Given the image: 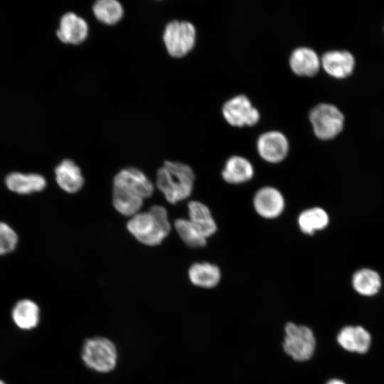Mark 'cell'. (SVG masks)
I'll use <instances>...</instances> for the list:
<instances>
[{
  "instance_id": "1",
  "label": "cell",
  "mask_w": 384,
  "mask_h": 384,
  "mask_svg": "<svg viewBox=\"0 0 384 384\" xmlns=\"http://www.w3.org/2000/svg\"><path fill=\"white\" fill-rule=\"evenodd\" d=\"M127 228L137 240L150 246L161 244L171 230L167 212L160 206H153L148 211L133 215Z\"/></svg>"
},
{
  "instance_id": "2",
  "label": "cell",
  "mask_w": 384,
  "mask_h": 384,
  "mask_svg": "<svg viewBox=\"0 0 384 384\" xmlns=\"http://www.w3.org/2000/svg\"><path fill=\"white\" fill-rule=\"evenodd\" d=\"M194 173L184 164L164 161L156 174V186L171 203L188 198L193 188Z\"/></svg>"
},
{
  "instance_id": "3",
  "label": "cell",
  "mask_w": 384,
  "mask_h": 384,
  "mask_svg": "<svg viewBox=\"0 0 384 384\" xmlns=\"http://www.w3.org/2000/svg\"><path fill=\"white\" fill-rule=\"evenodd\" d=\"M81 358L89 369L107 373L116 368L118 351L116 345L103 336H93L86 339L82 346Z\"/></svg>"
},
{
  "instance_id": "4",
  "label": "cell",
  "mask_w": 384,
  "mask_h": 384,
  "mask_svg": "<svg viewBox=\"0 0 384 384\" xmlns=\"http://www.w3.org/2000/svg\"><path fill=\"white\" fill-rule=\"evenodd\" d=\"M316 344L314 334L309 326L292 321L285 324L282 348L294 361L304 362L311 359L315 352Z\"/></svg>"
},
{
  "instance_id": "5",
  "label": "cell",
  "mask_w": 384,
  "mask_h": 384,
  "mask_svg": "<svg viewBox=\"0 0 384 384\" xmlns=\"http://www.w3.org/2000/svg\"><path fill=\"white\" fill-rule=\"evenodd\" d=\"M196 36V28L191 22L172 21L165 27L163 40L169 55L181 58L193 48Z\"/></svg>"
},
{
  "instance_id": "6",
  "label": "cell",
  "mask_w": 384,
  "mask_h": 384,
  "mask_svg": "<svg viewBox=\"0 0 384 384\" xmlns=\"http://www.w3.org/2000/svg\"><path fill=\"white\" fill-rule=\"evenodd\" d=\"M315 135L321 139L334 138L342 130L344 117L334 105L321 103L314 107L309 114Z\"/></svg>"
},
{
  "instance_id": "7",
  "label": "cell",
  "mask_w": 384,
  "mask_h": 384,
  "mask_svg": "<svg viewBox=\"0 0 384 384\" xmlns=\"http://www.w3.org/2000/svg\"><path fill=\"white\" fill-rule=\"evenodd\" d=\"M223 114L232 126H253L260 119L258 110L250 100L243 95H237L228 100L223 107Z\"/></svg>"
},
{
  "instance_id": "8",
  "label": "cell",
  "mask_w": 384,
  "mask_h": 384,
  "mask_svg": "<svg viewBox=\"0 0 384 384\" xmlns=\"http://www.w3.org/2000/svg\"><path fill=\"white\" fill-rule=\"evenodd\" d=\"M370 331L361 325H346L342 327L336 335V342L344 351L365 354L372 345Z\"/></svg>"
},
{
  "instance_id": "9",
  "label": "cell",
  "mask_w": 384,
  "mask_h": 384,
  "mask_svg": "<svg viewBox=\"0 0 384 384\" xmlns=\"http://www.w3.org/2000/svg\"><path fill=\"white\" fill-rule=\"evenodd\" d=\"M257 149L260 156L266 161L279 163L284 160L288 154L289 142L282 132L270 131L258 138Z\"/></svg>"
},
{
  "instance_id": "10",
  "label": "cell",
  "mask_w": 384,
  "mask_h": 384,
  "mask_svg": "<svg viewBox=\"0 0 384 384\" xmlns=\"http://www.w3.org/2000/svg\"><path fill=\"white\" fill-rule=\"evenodd\" d=\"M253 206L261 217L273 219L279 216L283 212L285 201L278 189L265 186L259 189L255 193Z\"/></svg>"
},
{
  "instance_id": "11",
  "label": "cell",
  "mask_w": 384,
  "mask_h": 384,
  "mask_svg": "<svg viewBox=\"0 0 384 384\" xmlns=\"http://www.w3.org/2000/svg\"><path fill=\"white\" fill-rule=\"evenodd\" d=\"M113 186L125 188L143 199L151 197L154 192L151 181L135 168H127L118 172L114 178Z\"/></svg>"
},
{
  "instance_id": "12",
  "label": "cell",
  "mask_w": 384,
  "mask_h": 384,
  "mask_svg": "<svg viewBox=\"0 0 384 384\" xmlns=\"http://www.w3.org/2000/svg\"><path fill=\"white\" fill-rule=\"evenodd\" d=\"M88 34V25L85 20L75 13L64 14L60 21L57 31L58 38L65 43L79 44Z\"/></svg>"
},
{
  "instance_id": "13",
  "label": "cell",
  "mask_w": 384,
  "mask_h": 384,
  "mask_svg": "<svg viewBox=\"0 0 384 384\" xmlns=\"http://www.w3.org/2000/svg\"><path fill=\"white\" fill-rule=\"evenodd\" d=\"M320 60L324 70L331 76L338 79L351 75L355 64L353 56L346 50L328 51Z\"/></svg>"
},
{
  "instance_id": "14",
  "label": "cell",
  "mask_w": 384,
  "mask_h": 384,
  "mask_svg": "<svg viewBox=\"0 0 384 384\" xmlns=\"http://www.w3.org/2000/svg\"><path fill=\"white\" fill-rule=\"evenodd\" d=\"M289 65L295 74L311 77L318 73L321 65V60L311 48L299 47L292 53Z\"/></svg>"
},
{
  "instance_id": "15",
  "label": "cell",
  "mask_w": 384,
  "mask_h": 384,
  "mask_svg": "<svg viewBox=\"0 0 384 384\" xmlns=\"http://www.w3.org/2000/svg\"><path fill=\"white\" fill-rule=\"evenodd\" d=\"M58 186L65 191L74 193L84 184V178L78 166L70 159L62 161L55 169Z\"/></svg>"
},
{
  "instance_id": "16",
  "label": "cell",
  "mask_w": 384,
  "mask_h": 384,
  "mask_svg": "<svg viewBox=\"0 0 384 384\" xmlns=\"http://www.w3.org/2000/svg\"><path fill=\"white\" fill-rule=\"evenodd\" d=\"M254 176L252 164L240 156H233L225 162L222 177L227 183L240 184L250 181Z\"/></svg>"
},
{
  "instance_id": "17",
  "label": "cell",
  "mask_w": 384,
  "mask_h": 384,
  "mask_svg": "<svg viewBox=\"0 0 384 384\" xmlns=\"http://www.w3.org/2000/svg\"><path fill=\"white\" fill-rule=\"evenodd\" d=\"M188 277L193 285L210 289L218 284L221 272L215 265L207 262H196L190 267Z\"/></svg>"
},
{
  "instance_id": "18",
  "label": "cell",
  "mask_w": 384,
  "mask_h": 384,
  "mask_svg": "<svg viewBox=\"0 0 384 384\" xmlns=\"http://www.w3.org/2000/svg\"><path fill=\"white\" fill-rule=\"evenodd\" d=\"M188 208L189 220L205 238L213 235L216 232V223L211 215L210 210L205 204L192 201L188 203Z\"/></svg>"
},
{
  "instance_id": "19",
  "label": "cell",
  "mask_w": 384,
  "mask_h": 384,
  "mask_svg": "<svg viewBox=\"0 0 384 384\" xmlns=\"http://www.w3.org/2000/svg\"><path fill=\"white\" fill-rule=\"evenodd\" d=\"M6 184L9 189L14 192L28 194L43 190L46 185V181L39 174L14 172L6 176Z\"/></svg>"
},
{
  "instance_id": "20",
  "label": "cell",
  "mask_w": 384,
  "mask_h": 384,
  "mask_svg": "<svg viewBox=\"0 0 384 384\" xmlns=\"http://www.w3.org/2000/svg\"><path fill=\"white\" fill-rule=\"evenodd\" d=\"M352 286L358 294L364 297H373L380 292L382 281L377 272L368 268H363L353 274Z\"/></svg>"
},
{
  "instance_id": "21",
  "label": "cell",
  "mask_w": 384,
  "mask_h": 384,
  "mask_svg": "<svg viewBox=\"0 0 384 384\" xmlns=\"http://www.w3.org/2000/svg\"><path fill=\"white\" fill-rule=\"evenodd\" d=\"M143 198L129 190L113 186V205L122 215L133 216L138 213L143 204Z\"/></svg>"
},
{
  "instance_id": "22",
  "label": "cell",
  "mask_w": 384,
  "mask_h": 384,
  "mask_svg": "<svg viewBox=\"0 0 384 384\" xmlns=\"http://www.w3.org/2000/svg\"><path fill=\"white\" fill-rule=\"evenodd\" d=\"M327 213L321 208L314 207L302 211L298 217V225L302 233L312 235L329 224Z\"/></svg>"
},
{
  "instance_id": "23",
  "label": "cell",
  "mask_w": 384,
  "mask_h": 384,
  "mask_svg": "<svg viewBox=\"0 0 384 384\" xmlns=\"http://www.w3.org/2000/svg\"><path fill=\"white\" fill-rule=\"evenodd\" d=\"M15 324L22 329L34 328L39 321V309L37 304L29 299L19 301L12 311Z\"/></svg>"
},
{
  "instance_id": "24",
  "label": "cell",
  "mask_w": 384,
  "mask_h": 384,
  "mask_svg": "<svg viewBox=\"0 0 384 384\" xmlns=\"http://www.w3.org/2000/svg\"><path fill=\"white\" fill-rule=\"evenodd\" d=\"M92 11L97 20L108 25L119 22L124 14L122 4L116 0H99L94 4Z\"/></svg>"
},
{
  "instance_id": "25",
  "label": "cell",
  "mask_w": 384,
  "mask_h": 384,
  "mask_svg": "<svg viewBox=\"0 0 384 384\" xmlns=\"http://www.w3.org/2000/svg\"><path fill=\"white\" fill-rule=\"evenodd\" d=\"M174 227L184 243L190 247L198 248L206 245L205 238L189 220L180 218L174 222Z\"/></svg>"
},
{
  "instance_id": "26",
  "label": "cell",
  "mask_w": 384,
  "mask_h": 384,
  "mask_svg": "<svg viewBox=\"0 0 384 384\" xmlns=\"http://www.w3.org/2000/svg\"><path fill=\"white\" fill-rule=\"evenodd\" d=\"M18 242L15 231L7 224L0 222V255L12 251Z\"/></svg>"
},
{
  "instance_id": "27",
  "label": "cell",
  "mask_w": 384,
  "mask_h": 384,
  "mask_svg": "<svg viewBox=\"0 0 384 384\" xmlns=\"http://www.w3.org/2000/svg\"><path fill=\"white\" fill-rule=\"evenodd\" d=\"M325 384H347L344 380L340 378H331Z\"/></svg>"
},
{
  "instance_id": "28",
  "label": "cell",
  "mask_w": 384,
  "mask_h": 384,
  "mask_svg": "<svg viewBox=\"0 0 384 384\" xmlns=\"http://www.w3.org/2000/svg\"><path fill=\"white\" fill-rule=\"evenodd\" d=\"M0 384H6V383H4L2 380H0Z\"/></svg>"
}]
</instances>
